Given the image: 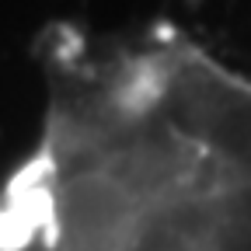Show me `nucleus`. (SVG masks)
Listing matches in <instances>:
<instances>
[{"label": "nucleus", "mask_w": 251, "mask_h": 251, "mask_svg": "<svg viewBox=\"0 0 251 251\" xmlns=\"http://www.w3.org/2000/svg\"><path fill=\"white\" fill-rule=\"evenodd\" d=\"M143 206L122 178L87 171L63 185L56 206L59 244L67 251H129Z\"/></svg>", "instance_id": "obj_1"}]
</instances>
